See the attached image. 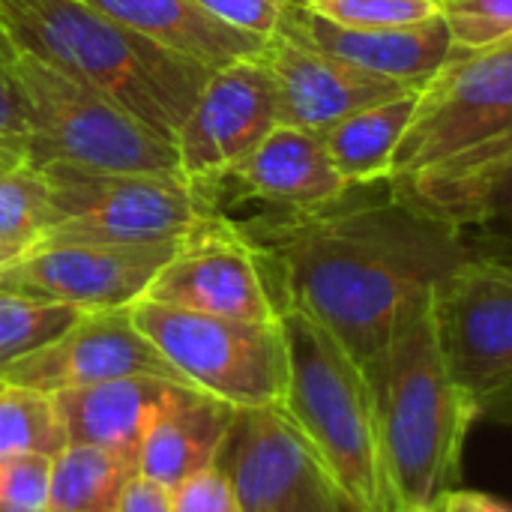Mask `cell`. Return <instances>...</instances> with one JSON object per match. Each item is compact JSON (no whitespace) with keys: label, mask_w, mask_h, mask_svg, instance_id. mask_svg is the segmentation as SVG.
<instances>
[{"label":"cell","mask_w":512,"mask_h":512,"mask_svg":"<svg viewBox=\"0 0 512 512\" xmlns=\"http://www.w3.org/2000/svg\"><path fill=\"white\" fill-rule=\"evenodd\" d=\"M57 225L39 243H180L204 216L183 177L48 165Z\"/></svg>","instance_id":"8"},{"label":"cell","mask_w":512,"mask_h":512,"mask_svg":"<svg viewBox=\"0 0 512 512\" xmlns=\"http://www.w3.org/2000/svg\"><path fill=\"white\" fill-rule=\"evenodd\" d=\"M366 186L234 228L261 255L279 309H303L372 378L405 315L471 252L450 222L408 204L390 180L381 195Z\"/></svg>","instance_id":"1"},{"label":"cell","mask_w":512,"mask_h":512,"mask_svg":"<svg viewBox=\"0 0 512 512\" xmlns=\"http://www.w3.org/2000/svg\"><path fill=\"white\" fill-rule=\"evenodd\" d=\"M441 507H444V512H512L510 504H504L486 492H465V489L447 492Z\"/></svg>","instance_id":"34"},{"label":"cell","mask_w":512,"mask_h":512,"mask_svg":"<svg viewBox=\"0 0 512 512\" xmlns=\"http://www.w3.org/2000/svg\"><path fill=\"white\" fill-rule=\"evenodd\" d=\"M240 195L264 201L270 210L303 213L342 198L351 186L336 171L324 135L279 123L243 162L219 174Z\"/></svg>","instance_id":"18"},{"label":"cell","mask_w":512,"mask_h":512,"mask_svg":"<svg viewBox=\"0 0 512 512\" xmlns=\"http://www.w3.org/2000/svg\"><path fill=\"white\" fill-rule=\"evenodd\" d=\"M441 18L462 54L512 39V0H441Z\"/></svg>","instance_id":"28"},{"label":"cell","mask_w":512,"mask_h":512,"mask_svg":"<svg viewBox=\"0 0 512 512\" xmlns=\"http://www.w3.org/2000/svg\"><path fill=\"white\" fill-rule=\"evenodd\" d=\"M144 297L249 324H276L282 312L261 255L216 213L198 219Z\"/></svg>","instance_id":"11"},{"label":"cell","mask_w":512,"mask_h":512,"mask_svg":"<svg viewBox=\"0 0 512 512\" xmlns=\"http://www.w3.org/2000/svg\"><path fill=\"white\" fill-rule=\"evenodd\" d=\"M180 243H36L6 267L0 288L69 303L81 312L129 309Z\"/></svg>","instance_id":"12"},{"label":"cell","mask_w":512,"mask_h":512,"mask_svg":"<svg viewBox=\"0 0 512 512\" xmlns=\"http://www.w3.org/2000/svg\"><path fill=\"white\" fill-rule=\"evenodd\" d=\"M390 186L408 204L450 222L471 255L512 264V147L456 174Z\"/></svg>","instance_id":"17"},{"label":"cell","mask_w":512,"mask_h":512,"mask_svg":"<svg viewBox=\"0 0 512 512\" xmlns=\"http://www.w3.org/2000/svg\"><path fill=\"white\" fill-rule=\"evenodd\" d=\"M174 512H243L228 477L213 465L174 486Z\"/></svg>","instance_id":"32"},{"label":"cell","mask_w":512,"mask_h":512,"mask_svg":"<svg viewBox=\"0 0 512 512\" xmlns=\"http://www.w3.org/2000/svg\"><path fill=\"white\" fill-rule=\"evenodd\" d=\"M135 462L90 444H66L51 462L45 512H117Z\"/></svg>","instance_id":"23"},{"label":"cell","mask_w":512,"mask_h":512,"mask_svg":"<svg viewBox=\"0 0 512 512\" xmlns=\"http://www.w3.org/2000/svg\"><path fill=\"white\" fill-rule=\"evenodd\" d=\"M9 168H15V162H9V159H3V156H0V174H3V171H9Z\"/></svg>","instance_id":"38"},{"label":"cell","mask_w":512,"mask_h":512,"mask_svg":"<svg viewBox=\"0 0 512 512\" xmlns=\"http://www.w3.org/2000/svg\"><path fill=\"white\" fill-rule=\"evenodd\" d=\"M138 330L183 384L234 408H276L288 387L282 327L186 312L141 297L129 306Z\"/></svg>","instance_id":"7"},{"label":"cell","mask_w":512,"mask_h":512,"mask_svg":"<svg viewBox=\"0 0 512 512\" xmlns=\"http://www.w3.org/2000/svg\"><path fill=\"white\" fill-rule=\"evenodd\" d=\"M84 312L69 303L30 297L12 288H0V372L54 342Z\"/></svg>","instance_id":"24"},{"label":"cell","mask_w":512,"mask_h":512,"mask_svg":"<svg viewBox=\"0 0 512 512\" xmlns=\"http://www.w3.org/2000/svg\"><path fill=\"white\" fill-rule=\"evenodd\" d=\"M279 327L288 351V387L279 408L327 468L348 512H399L384 471L369 378L303 309L285 306Z\"/></svg>","instance_id":"4"},{"label":"cell","mask_w":512,"mask_h":512,"mask_svg":"<svg viewBox=\"0 0 512 512\" xmlns=\"http://www.w3.org/2000/svg\"><path fill=\"white\" fill-rule=\"evenodd\" d=\"M261 60L267 63L276 84L279 123L312 132H327L354 111H363L405 90H417L363 72L282 30L267 39Z\"/></svg>","instance_id":"15"},{"label":"cell","mask_w":512,"mask_h":512,"mask_svg":"<svg viewBox=\"0 0 512 512\" xmlns=\"http://www.w3.org/2000/svg\"><path fill=\"white\" fill-rule=\"evenodd\" d=\"M180 381L156 375H126L54 396L66 444H90L126 459H138L141 441Z\"/></svg>","instance_id":"19"},{"label":"cell","mask_w":512,"mask_h":512,"mask_svg":"<svg viewBox=\"0 0 512 512\" xmlns=\"http://www.w3.org/2000/svg\"><path fill=\"white\" fill-rule=\"evenodd\" d=\"M3 387H6V384H3V381H0V390H3Z\"/></svg>","instance_id":"39"},{"label":"cell","mask_w":512,"mask_h":512,"mask_svg":"<svg viewBox=\"0 0 512 512\" xmlns=\"http://www.w3.org/2000/svg\"><path fill=\"white\" fill-rule=\"evenodd\" d=\"M126 375H156L180 381L171 363L132 321V309L84 312L45 348L9 363L0 381L9 387L57 396ZM183 384V381H180Z\"/></svg>","instance_id":"14"},{"label":"cell","mask_w":512,"mask_h":512,"mask_svg":"<svg viewBox=\"0 0 512 512\" xmlns=\"http://www.w3.org/2000/svg\"><path fill=\"white\" fill-rule=\"evenodd\" d=\"M417 96L420 87L405 90L363 111H354L351 117L321 132L327 153L348 186H366L390 177L393 156L411 126Z\"/></svg>","instance_id":"22"},{"label":"cell","mask_w":512,"mask_h":512,"mask_svg":"<svg viewBox=\"0 0 512 512\" xmlns=\"http://www.w3.org/2000/svg\"><path fill=\"white\" fill-rule=\"evenodd\" d=\"M54 456H0V512H45Z\"/></svg>","instance_id":"29"},{"label":"cell","mask_w":512,"mask_h":512,"mask_svg":"<svg viewBox=\"0 0 512 512\" xmlns=\"http://www.w3.org/2000/svg\"><path fill=\"white\" fill-rule=\"evenodd\" d=\"M477 417L489 420V423H498V426H507L512 429V381L507 387L489 393L480 405H477Z\"/></svg>","instance_id":"35"},{"label":"cell","mask_w":512,"mask_h":512,"mask_svg":"<svg viewBox=\"0 0 512 512\" xmlns=\"http://www.w3.org/2000/svg\"><path fill=\"white\" fill-rule=\"evenodd\" d=\"M276 126V84L261 57L216 69L174 138L183 177L198 183L231 171Z\"/></svg>","instance_id":"13"},{"label":"cell","mask_w":512,"mask_h":512,"mask_svg":"<svg viewBox=\"0 0 512 512\" xmlns=\"http://www.w3.org/2000/svg\"><path fill=\"white\" fill-rule=\"evenodd\" d=\"M234 414V405L180 384L147 429L135 471L174 489L192 474L213 468Z\"/></svg>","instance_id":"20"},{"label":"cell","mask_w":512,"mask_h":512,"mask_svg":"<svg viewBox=\"0 0 512 512\" xmlns=\"http://www.w3.org/2000/svg\"><path fill=\"white\" fill-rule=\"evenodd\" d=\"M279 30L402 87H423L456 54L444 18L417 27L363 30L333 24L315 15L303 0H288Z\"/></svg>","instance_id":"16"},{"label":"cell","mask_w":512,"mask_h":512,"mask_svg":"<svg viewBox=\"0 0 512 512\" xmlns=\"http://www.w3.org/2000/svg\"><path fill=\"white\" fill-rule=\"evenodd\" d=\"M57 225L54 195L45 171L15 165L0 174V243L27 252Z\"/></svg>","instance_id":"25"},{"label":"cell","mask_w":512,"mask_h":512,"mask_svg":"<svg viewBox=\"0 0 512 512\" xmlns=\"http://www.w3.org/2000/svg\"><path fill=\"white\" fill-rule=\"evenodd\" d=\"M405 512H444L441 504H432V507H417V510H405Z\"/></svg>","instance_id":"37"},{"label":"cell","mask_w":512,"mask_h":512,"mask_svg":"<svg viewBox=\"0 0 512 512\" xmlns=\"http://www.w3.org/2000/svg\"><path fill=\"white\" fill-rule=\"evenodd\" d=\"M12 78L27 105V162L183 177L177 144L102 90L12 42ZM186 180V177H183Z\"/></svg>","instance_id":"5"},{"label":"cell","mask_w":512,"mask_h":512,"mask_svg":"<svg viewBox=\"0 0 512 512\" xmlns=\"http://www.w3.org/2000/svg\"><path fill=\"white\" fill-rule=\"evenodd\" d=\"M192 3L213 18L264 39H270L279 30L282 12L288 6V0H192Z\"/></svg>","instance_id":"31"},{"label":"cell","mask_w":512,"mask_h":512,"mask_svg":"<svg viewBox=\"0 0 512 512\" xmlns=\"http://www.w3.org/2000/svg\"><path fill=\"white\" fill-rule=\"evenodd\" d=\"M0 21L15 45L102 90L171 141L216 72L84 0H0Z\"/></svg>","instance_id":"2"},{"label":"cell","mask_w":512,"mask_h":512,"mask_svg":"<svg viewBox=\"0 0 512 512\" xmlns=\"http://www.w3.org/2000/svg\"><path fill=\"white\" fill-rule=\"evenodd\" d=\"M432 294L405 315L369 378L384 471L399 512L441 504L453 492L462 447L477 420V405L447 369L435 333Z\"/></svg>","instance_id":"3"},{"label":"cell","mask_w":512,"mask_h":512,"mask_svg":"<svg viewBox=\"0 0 512 512\" xmlns=\"http://www.w3.org/2000/svg\"><path fill=\"white\" fill-rule=\"evenodd\" d=\"M303 3H306V0H303Z\"/></svg>","instance_id":"40"},{"label":"cell","mask_w":512,"mask_h":512,"mask_svg":"<svg viewBox=\"0 0 512 512\" xmlns=\"http://www.w3.org/2000/svg\"><path fill=\"white\" fill-rule=\"evenodd\" d=\"M306 6L342 27L387 30L441 18V0H306Z\"/></svg>","instance_id":"27"},{"label":"cell","mask_w":512,"mask_h":512,"mask_svg":"<svg viewBox=\"0 0 512 512\" xmlns=\"http://www.w3.org/2000/svg\"><path fill=\"white\" fill-rule=\"evenodd\" d=\"M123 27L210 69L264 54L267 39L207 15L192 0H84Z\"/></svg>","instance_id":"21"},{"label":"cell","mask_w":512,"mask_h":512,"mask_svg":"<svg viewBox=\"0 0 512 512\" xmlns=\"http://www.w3.org/2000/svg\"><path fill=\"white\" fill-rule=\"evenodd\" d=\"M63 447H66V432L54 396L6 384L0 390V456H15V453L57 456Z\"/></svg>","instance_id":"26"},{"label":"cell","mask_w":512,"mask_h":512,"mask_svg":"<svg viewBox=\"0 0 512 512\" xmlns=\"http://www.w3.org/2000/svg\"><path fill=\"white\" fill-rule=\"evenodd\" d=\"M117 512H174V489L135 471L120 495Z\"/></svg>","instance_id":"33"},{"label":"cell","mask_w":512,"mask_h":512,"mask_svg":"<svg viewBox=\"0 0 512 512\" xmlns=\"http://www.w3.org/2000/svg\"><path fill=\"white\" fill-rule=\"evenodd\" d=\"M507 147H512V39L483 51H456L420 87L387 180L456 174Z\"/></svg>","instance_id":"6"},{"label":"cell","mask_w":512,"mask_h":512,"mask_svg":"<svg viewBox=\"0 0 512 512\" xmlns=\"http://www.w3.org/2000/svg\"><path fill=\"white\" fill-rule=\"evenodd\" d=\"M216 468L243 512H348L327 468L276 408H237Z\"/></svg>","instance_id":"9"},{"label":"cell","mask_w":512,"mask_h":512,"mask_svg":"<svg viewBox=\"0 0 512 512\" xmlns=\"http://www.w3.org/2000/svg\"><path fill=\"white\" fill-rule=\"evenodd\" d=\"M12 36L0 21V156L24 165L27 162V105L9 69Z\"/></svg>","instance_id":"30"},{"label":"cell","mask_w":512,"mask_h":512,"mask_svg":"<svg viewBox=\"0 0 512 512\" xmlns=\"http://www.w3.org/2000/svg\"><path fill=\"white\" fill-rule=\"evenodd\" d=\"M453 381L480 405L512 381V264L468 255L432 294Z\"/></svg>","instance_id":"10"},{"label":"cell","mask_w":512,"mask_h":512,"mask_svg":"<svg viewBox=\"0 0 512 512\" xmlns=\"http://www.w3.org/2000/svg\"><path fill=\"white\" fill-rule=\"evenodd\" d=\"M18 255H24L21 249H15V246H6V243H0V267H6L9 261H15Z\"/></svg>","instance_id":"36"}]
</instances>
